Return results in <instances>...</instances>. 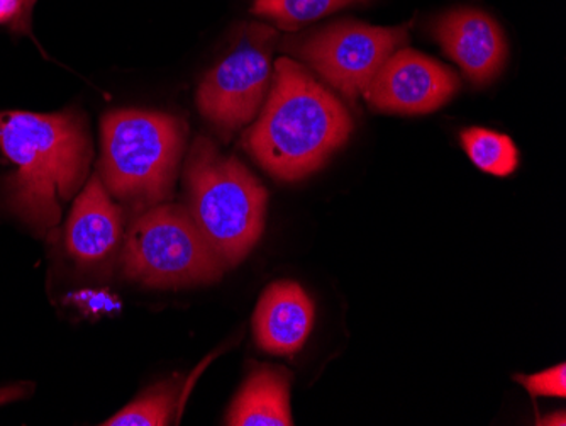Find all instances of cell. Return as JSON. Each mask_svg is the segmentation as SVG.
Wrapping results in <instances>:
<instances>
[{
  "label": "cell",
  "mask_w": 566,
  "mask_h": 426,
  "mask_svg": "<svg viewBox=\"0 0 566 426\" xmlns=\"http://www.w3.org/2000/svg\"><path fill=\"white\" fill-rule=\"evenodd\" d=\"M275 41L273 28L247 24L233 50L203 77L197 106L221 135L240 132L259 114L272 85Z\"/></svg>",
  "instance_id": "obj_6"
},
{
  "label": "cell",
  "mask_w": 566,
  "mask_h": 426,
  "mask_svg": "<svg viewBox=\"0 0 566 426\" xmlns=\"http://www.w3.org/2000/svg\"><path fill=\"white\" fill-rule=\"evenodd\" d=\"M123 240V211L98 175L88 180L66 225V250L82 266L109 259Z\"/></svg>",
  "instance_id": "obj_10"
},
{
  "label": "cell",
  "mask_w": 566,
  "mask_h": 426,
  "mask_svg": "<svg viewBox=\"0 0 566 426\" xmlns=\"http://www.w3.org/2000/svg\"><path fill=\"white\" fill-rule=\"evenodd\" d=\"M124 273L149 288L218 281L226 266L180 205H157L133 219L124 238Z\"/></svg>",
  "instance_id": "obj_5"
},
{
  "label": "cell",
  "mask_w": 566,
  "mask_h": 426,
  "mask_svg": "<svg viewBox=\"0 0 566 426\" xmlns=\"http://www.w3.org/2000/svg\"><path fill=\"white\" fill-rule=\"evenodd\" d=\"M231 426H291V377L287 372L260 365L248 375L226 416Z\"/></svg>",
  "instance_id": "obj_12"
},
{
  "label": "cell",
  "mask_w": 566,
  "mask_h": 426,
  "mask_svg": "<svg viewBox=\"0 0 566 426\" xmlns=\"http://www.w3.org/2000/svg\"><path fill=\"white\" fill-rule=\"evenodd\" d=\"M186 189L200 233L226 267L238 266L262 238L265 187L237 157H226L200 136L187 158Z\"/></svg>",
  "instance_id": "obj_3"
},
{
  "label": "cell",
  "mask_w": 566,
  "mask_h": 426,
  "mask_svg": "<svg viewBox=\"0 0 566 426\" xmlns=\"http://www.w3.org/2000/svg\"><path fill=\"white\" fill-rule=\"evenodd\" d=\"M461 145L475 167L485 174L509 177L520 165V149L516 143L502 133L473 126L461 133Z\"/></svg>",
  "instance_id": "obj_13"
},
{
  "label": "cell",
  "mask_w": 566,
  "mask_h": 426,
  "mask_svg": "<svg viewBox=\"0 0 566 426\" xmlns=\"http://www.w3.org/2000/svg\"><path fill=\"white\" fill-rule=\"evenodd\" d=\"M21 12V0H0V24L12 22Z\"/></svg>",
  "instance_id": "obj_19"
},
{
  "label": "cell",
  "mask_w": 566,
  "mask_h": 426,
  "mask_svg": "<svg viewBox=\"0 0 566 426\" xmlns=\"http://www.w3.org/2000/svg\"><path fill=\"white\" fill-rule=\"evenodd\" d=\"M102 183L138 211L161 205L174 189L186 145V124L146 111H114L102 117Z\"/></svg>",
  "instance_id": "obj_4"
},
{
  "label": "cell",
  "mask_w": 566,
  "mask_h": 426,
  "mask_svg": "<svg viewBox=\"0 0 566 426\" xmlns=\"http://www.w3.org/2000/svg\"><path fill=\"white\" fill-rule=\"evenodd\" d=\"M356 2L359 0H254L251 12L275 22L280 30L295 31Z\"/></svg>",
  "instance_id": "obj_15"
},
{
  "label": "cell",
  "mask_w": 566,
  "mask_h": 426,
  "mask_svg": "<svg viewBox=\"0 0 566 426\" xmlns=\"http://www.w3.org/2000/svg\"><path fill=\"white\" fill-rule=\"evenodd\" d=\"M30 389L25 384H18V386L0 387V406L8 405L12 401L22 399L28 396Z\"/></svg>",
  "instance_id": "obj_18"
},
{
  "label": "cell",
  "mask_w": 566,
  "mask_h": 426,
  "mask_svg": "<svg viewBox=\"0 0 566 426\" xmlns=\"http://www.w3.org/2000/svg\"><path fill=\"white\" fill-rule=\"evenodd\" d=\"M38 0H21V12L18 18L11 22V31L15 34L30 33L31 30V14H33L34 4Z\"/></svg>",
  "instance_id": "obj_17"
},
{
  "label": "cell",
  "mask_w": 566,
  "mask_h": 426,
  "mask_svg": "<svg viewBox=\"0 0 566 426\" xmlns=\"http://www.w3.org/2000/svg\"><path fill=\"white\" fill-rule=\"evenodd\" d=\"M432 34L472 84H489L504 69L507 41L499 22L486 12L473 8L444 12L434 22Z\"/></svg>",
  "instance_id": "obj_9"
},
{
  "label": "cell",
  "mask_w": 566,
  "mask_h": 426,
  "mask_svg": "<svg viewBox=\"0 0 566 426\" xmlns=\"http://www.w3.org/2000/svg\"><path fill=\"white\" fill-rule=\"evenodd\" d=\"M539 425L565 426L566 425L565 412H558V415H556V413H553V415H549V416H546V418L539 419Z\"/></svg>",
  "instance_id": "obj_20"
},
{
  "label": "cell",
  "mask_w": 566,
  "mask_h": 426,
  "mask_svg": "<svg viewBox=\"0 0 566 426\" xmlns=\"http://www.w3.org/2000/svg\"><path fill=\"white\" fill-rule=\"evenodd\" d=\"M178 383L167 381L133 401L132 405L102 423L106 426H165L170 423L177 408Z\"/></svg>",
  "instance_id": "obj_14"
},
{
  "label": "cell",
  "mask_w": 566,
  "mask_h": 426,
  "mask_svg": "<svg viewBox=\"0 0 566 426\" xmlns=\"http://www.w3.org/2000/svg\"><path fill=\"white\" fill-rule=\"evenodd\" d=\"M516 381L526 387L533 396L565 397L566 396V367L565 364L546 368L539 374L516 375Z\"/></svg>",
  "instance_id": "obj_16"
},
{
  "label": "cell",
  "mask_w": 566,
  "mask_h": 426,
  "mask_svg": "<svg viewBox=\"0 0 566 426\" xmlns=\"http://www.w3.org/2000/svg\"><path fill=\"white\" fill-rule=\"evenodd\" d=\"M352 132L345 104L305 66L282 56L265 106L243 143L275 179L294 183L319 170Z\"/></svg>",
  "instance_id": "obj_1"
},
{
  "label": "cell",
  "mask_w": 566,
  "mask_h": 426,
  "mask_svg": "<svg viewBox=\"0 0 566 426\" xmlns=\"http://www.w3.org/2000/svg\"><path fill=\"white\" fill-rule=\"evenodd\" d=\"M0 148L14 164L8 179L12 211L44 235L59 225L63 205L78 193L92 160L84 117L59 114H0Z\"/></svg>",
  "instance_id": "obj_2"
},
{
  "label": "cell",
  "mask_w": 566,
  "mask_h": 426,
  "mask_svg": "<svg viewBox=\"0 0 566 426\" xmlns=\"http://www.w3.org/2000/svg\"><path fill=\"white\" fill-rule=\"evenodd\" d=\"M314 324V304L301 285L280 281L263 292L254 311V339L269 354L292 355L304 345Z\"/></svg>",
  "instance_id": "obj_11"
},
{
  "label": "cell",
  "mask_w": 566,
  "mask_h": 426,
  "mask_svg": "<svg viewBox=\"0 0 566 426\" xmlns=\"http://www.w3.org/2000/svg\"><path fill=\"white\" fill-rule=\"evenodd\" d=\"M409 41V28L333 22L295 44L294 53L324 82L355 103L367 91L385 60Z\"/></svg>",
  "instance_id": "obj_7"
},
{
  "label": "cell",
  "mask_w": 566,
  "mask_h": 426,
  "mask_svg": "<svg viewBox=\"0 0 566 426\" xmlns=\"http://www.w3.org/2000/svg\"><path fill=\"white\" fill-rule=\"evenodd\" d=\"M458 87L453 70L402 46L385 60L361 97L381 113L416 116L443 107Z\"/></svg>",
  "instance_id": "obj_8"
}]
</instances>
